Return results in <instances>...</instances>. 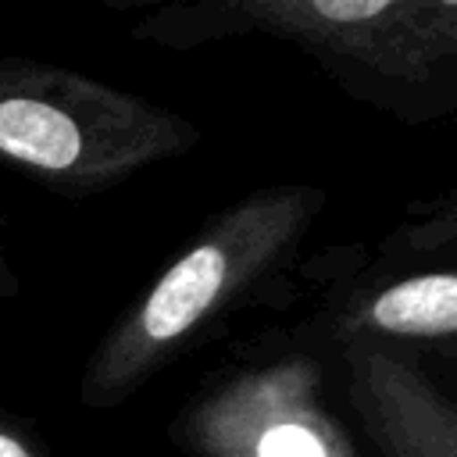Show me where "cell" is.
Masks as SVG:
<instances>
[{
    "label": "cell",
    "mask_w": 457,
    "mask_h": 457,
    "mask_svg": "<svg viewBox=\"0 0 457 457\" xmlns=\"http://www.w3.org/2000/svg\"><path fill=\"white\" fill-rule=\"evenodd\" d=\"M132 36L200 50L264 36L307 54L336 89L403 125L457 111V0H200L146 11Z\"/></svg>",
    "instance_id": "cell-1"
},
{
    "label": "cell",
    "mask_w": 457,
    "mask_h": 457,
    "mask_svg": "<svg viewBox=\"0 0 457 457\" xmlns=\"http://www.w3.org/2000/svg\"><path fill=\"white\" fill-rule=\"evenodd\" d=\"M328 193L311 182L261 186L221 211L111 321L82 364L79 403L114 411L228 314L257 300L293 261Z\"/></svg>",
    "instance_id": "cell-2"
},
{
    "label": "cell",
    "mask_w": 457,
    "mask_h": 457,
    "mask_svg": "<svg viewBox=\"0 0 457 457\" xmlns=\"http://www.w3.org/2000/svg\"><path fill=\"white\" fill-rule=\"evenodd\" d=\"M200 129L139 93L36 57H0V164L61 193L93 196L182 157Z\"/></svg>",
    "instance_id": "cell-3"
},
{
    "label": "cell",
    "mask_w": 457,
    "mask_h": 457,
    "mask_svg": "<svg viewBox=\"0 0 457 457\" xmlns=\"http://www.w3.org/2000/svg\"><path fill=\"white\" fill-rule=\"evenodd\" d=\"M457 236L453 204L396 228L378 257L364 261L353 250H332L336 278L318 307L296 325L264 336L253 350H303L328 357L343 346H400L439 350L453 357L457 343V271L450 264Z\"/></svg>",
    "instance_id": "cell-4"
},
{
    "label": "cell",
    "mask_w": 457,
    "mask_h": 457,
    "mask_svg": "<svg viewBox=\"0 0 457 457\" xmlns=\"http://www.w3.org/2000/svg\"><path fill=\"white\" fill-rule=\"evenodd\" d=\"M186 457H361L328 403V368L303 350H275L189 396L168 421Z\"/></svg>",
    "instance_id": "cell-5"
},
{
    "label": "cell",
    "mask_w": 457,
    "mask_h": 457,
    "mask_svg": "<svg viewBox=\"0 0 457 457\" xmlns=\"http://www.w3.org/2000/svg\"><path fill=\"white\" fill-rule=\"evenodd\" d=\"M375 457H457V400L400 346H343L321 357Z\"/></svg>",
    "instance_id": "cell-6"
},
{
    "label": "cell",
    "mask_w": 457,
    "mask_h": 457,
    "mask_svg": "<svg viewBox=\"0 0 457 457\" xmlns=\"http://www.w3.org/2000/svg\"><path fill=\"white\" fill-rule=\"evenodd\" d=\"M0 457H50V450L29 421L0 411Z\"/></svg>",
    "instance_id": "cell-7"
},
{
    "label": "cell",
    "mask_w": 457,
    "mask_h": 457,
    "mask_svg": "<svg viewBox=\"0 0 457 457\" xmlns=\"http://www.w3.org/2000/svg\"><path fill=\"white\" fill-rule=\"evenodd\" d=\"M18 289H21V278H18L14 264L7 261V253H4V246H0V300L18 296Z\"/></svg>",
    "instance_id": "cell-8"
}]
</instances>
